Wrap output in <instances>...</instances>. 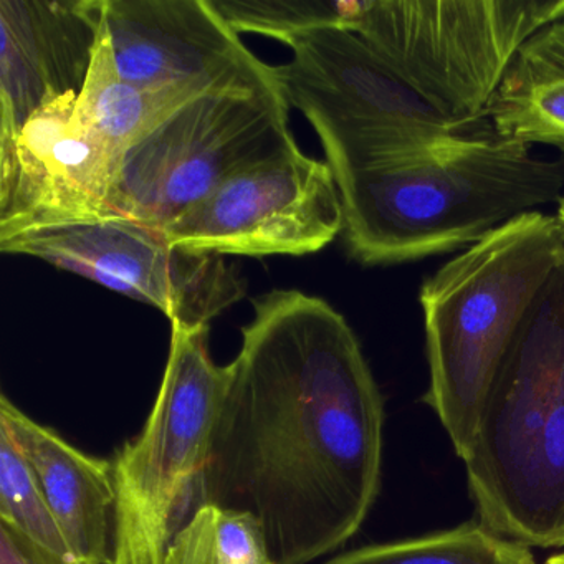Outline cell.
I'll use <instances>...</instances> for the list:
<instances>
[{
	"instance_id": "1",
	"label": "cell",
	"mask_w": 564,
	"mask_h": 564,
	"mask_svg": "<svg viewBox=\"0 0 564 564\" xmlns=\"http://www.w3.org/2000/svg\"><path fill=\"white\" fill-rule=\"evenodd\" d=\"M226 369L184 517L204 503L252 514L276 564L338 550L381 487L384 401L351 326L319 296L273 290Z\"/></svg>"
},
{
	"instance_id": "2",
	"label": "cell",
	"mask_w": 564,
	"mask_h": 564,
	"mask_svg": "<svg viewBox=\"0 0 564 564\" xmlns=\"http://www.w3.org/2000/svg\"><path fill=\"white\" fill-rule=\"evenodd\" d=\"M346 247L362 265H395L470 247L503 224L560 203L564 158L488 127L408 163L336 177Z\"/></svg>"
},
{
	"instance_id": "3",
	"label": "cell",
	"mask_w": 564,
	"mask_h": 564,
	"mask_svg": "<svg viewBox=\"0 0 564 564\" xmlns=\"http://www.w3.org/2000/svg\"><path fill=\"white\" fill-rule=\"evenodd\" d=\"M464 462L481 524L564 547V259L495 371Z\"/></svg>"
},
{
	"instance_id": "4",
	"label": "cell",
	"mask_w": 564,
	"mask_h": 564,
	"mask_svg": "<svg viewBox=\"0 0 564 564\" xmlns=\"http://www.w3.org/2000/svg\"><path fill=\"white\" fill-rule=\"evenodd\" d=\"M564 259V226L533 210L448 260L421 285L434 409L462 460L481 404L528 310Z\"/></svg>"
},
{
	"instance_id": "5",
	"label": "cell",
	"mask_w": 564,
	"mask_h": 564,
	"mask_svg": "<svg viewBox=\"0 0 564 564\" xmlns=\"http://www.w3.org/2000/svg\"><path fill=\"white\" fill-rule=\"evenodd\" d=\"M285 45L293 57L275 67L276 78L322 140L335 177L408 163L490 124L452 123L345 29H316Z\"/></svg>"
},
{
	"instance_id": "6",
	"label": "cell",
	"mask_w": 564,
	"mask_h": 564,
	"mask_svg": "<svg viewBox=\"0 0 564 564\" xmlns=\"http://www.w3.org/2000/svg\"><path fill=\"white\" fill-rule=\"evenodd\" d=\"M564 21V0H359L361 37L452 123L487 120L524 42Z\"/></svg>"
},
{
	"instance_id": "7",
	"label": "cell",
	"mask_w": 564,
	"mask_h": 564,
	"mask_svg": "<svg viewBox=\"0 0 564 564\" xmlns=\"http://www.w3.org/2000/svg\"><path fill=\"white\" fill-rule=\"evenodd\" d=\"M171 329L166 369L150 417L111 460L113 564H164L226 386V366H217L207 348L209 329Z\"/></svg>"
},
{
	"instance_id": "8",
	"label": "cell",
	"mask_w": 564,
	"mask_h": 564,
	"mask_svg": "<svg viewBox=\"0 0 564 564\" xmlns=\"http://www.w3.org/2000/svg\"><path fill=\"white\" fill-rule=\"evenodd\" d=\"M279 85L197 95L124 154L110 213L166 229L220 184L296 143Z\"/></svg>"
},
{
	"instance_id": "9",
	"label": "cell",
	"mask_w": 564,
	"mask_h": 564,
	"mask_svg": "<svg viewBox=\"0 0 564 564\" xmlns=\"http://www.w3.org/2000/svg\"><path fill=\"white\" fill-rule=\"evenodd\" d=\"M0 250L44 260L163 312L171 325L209 329L246 295L224 257L173 246L163 230L121 214L52 224L0 239Z\"/></svg>"
},
{
	"instance_id": "10",
	"label": "cell",
	"mask_w": 564,
	"mask_h": 564,
	"mask_svg": "<svg viewBox=\"0 0 564 564\" xmlns=\"http://www.w3.org/2000/svg\"><path fill=\"white\" fill-rule=\"evenodd\" d=\"M343 226L332 167L293 143L220 184L163 234L204 256L302 257L329 246Z\"/></svg>"
},
{
	"instance_id": "11",
	"label": "cell",
	"mask_w": 564,
	"mask_h": 564,
	"mask_svg": "<svg viewBox=\"0 0 564 564\" xmlns=\"http://www.w3.org/2000/svg\"><path fill=\"white\" fill-rule=\"evenodd\" d=\"M77 100L78 94L58 98L0 143V239L110 213L120 161Z\"/></svg>"
},
{
	"instance_id": "12",
	"label": "cell",
	"mask_w": 564,
	"mask_h": 564,
	"mask_svg": "<svg viewBox=\"0 0 564 564\" xmlns=\"http://www.w3.org/2000/svg\"><path fill=\"white\" fill-rule=\"evenodd\" d=\"M118 74L138 87L197 85L257 90L279 85L209 0H104Z\"/></svg>"
},
{
	"instance_id": "13",
	"label": "cell",
	"mask_w": 564,
	"mask_h": 564,
	"mask_svg": "<svg viewBox=\"0 0 564 564\" xmlns=\"http://www.w3.org/2000/svg\"><path fill=\"white\" fill-rule=\"evenodd\" d=\"M104 31V0H0V143L65 95H80Z\"/></svg>"
},
{
	"instance_id": "14",
	"label": "cell",
	"mask_w": 564,
	"mask_h": 564,
	"mask_svg": "<svg viewBox=\"0 0 564 564\" xmlns=\"http://www.w3.org/2000/svg\"><path fill=\"white\" fill-rule=\"evenodd\" d=\"M0 427L31 462L75 561L113 564L117 497L111 460L78 451L15 408L8 395L0 399Z\"/></svg>"
},
{
	"instance_id": "15",
	"label": "cell",
	"mask_w": 564,
	"mask_h": 564,
	"mask_svg": "<svg viewBox=\"0 0 564 564\" xmlns=\"http://www.w3.org/2000/svg\"><path fill=\"white\" fill-rule=\"evenodd\" d=\"M485 118L501 137L564 150V21L524 42Z\"/></svg>"
},
{
	"instance_id": "16",
	"label": "cell",
	"mask_w": 564,
	"mask_h": 564,
	"mask_svg": "<svg viewBox=\"0 0 564 564\" xmlns=\"http://www.w3.org/2000/svg\"><path fill=\"white\" fill-rule=\"evenodd\" d=\"M207 91H213V88L197 85L138 87L124 82L115 65L104 22L100 44L87 82L78 95L77 108L82 118L120 161L121 167V161L131 147L150 134L181 105Z\"/></svg>"
},
{
	"instance_id": "17",
	"label": "cell",
	"mask_w": 564,
	"mask_h": 564,
	"mask_svg": "<svg viewBox=\"0 0 564 564\" xmlns=\"http://www.w3.org/2000/svg\"><path fill=\"white\" fill-rule=\"evenodd\" d=\"M328 564H536L530 546L495 533L485 524L376 544L341 554Z\"/></svg>"
},
{
	"instance_id": "18",
	"label": "cell",
	"mask_w": 564,
	"mask_h": 564,
	"mask_svg": "<svg viewBox=\"0 0 564 564\" xmlns=\"http://www.w3.org/2000/svg\"><path fill=\"white\" fill-rule=\"evenodd\" d=\"M164 564H276L259 520L246 511L204 503L167 544Z\"/></svg>"
},
{
	"instance_id": "19",
	"label": "cell",
	"mask_w": 564,
	"mask_h": 564,
	"mask_svg": "<svg viewBox=\"0 0 564 564\" xmlns=\"http://www.w3.org/2000/svg\"><path fill=\"white\" fill-rule=\"evenodd\" d=\"M0 518L51 556L77 563L31 462L4 427H0Z\"/></svg>"
},
{
	"instance_id": "20",
	"label": "cell",
	"mask_w": 564,
	"mask_h": 564,
	"mask_svg": "<svg viewBox=\"0 0 564 564\" xmlns=\"http://www.w3.org/2000/svg\"><path fill=\"white\" fill-rule=\"evenodd\" d=\"M236 34H259L286 44L316 29L349 31L359 0H209Z\"/></svg>"
},
{
	"instance_id": "21",
	"label": "cell",
	"mask_w": 564,
	"mask_h": 564,
	"mask_svg": "<svg viewBox=\"0 0 564 564\" xmlns=\"http://www.w3.org/2000/svg\"><path fill=\"white\" fill-rule=\"evenodd\" d=\"M0 564H78L57 560L0 521Z\"/></svg>"
},
{
	"instance_id": "22",
	"label": "cell",
	"mask_w": 564,
	"mask_h": 564,
	"mask_svg": "<svg viewBox=\"0 0 564 564\" xmlns=\"http://www.w3.org/2000/svg\"><path fill=\"white\" fill-rule=\"evenodd\" d=\"M546 564H564V551L563 553L554 554L550 560L546 561Z\"/></svg>"
},
{
	"instance_id": "23",
	"label": "cell",
	"mask_w": 564,
	"mask_h": 564,
	"mask_svg": "<svg viewBox=\"0 0 564 564\" xmlns=\"http://www.w3.org/2000/svg\"><path fill=\"white\" fill-rule=\"evenodd\" d=\"M557 219L561 220V224L564 226V196L561 197L560 203H557Z\"/></svg>"
}]
</instances>
